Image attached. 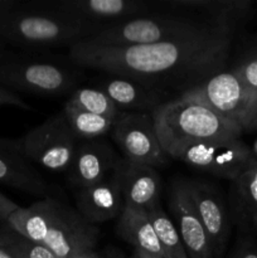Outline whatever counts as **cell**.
I'll list each match as a JSON object with an SVG mask.
<instances>
[{"instance_id": "6da1fadb", "label": "cell", "mask_w": 257, "mask_h": 258, "mask_svg": "<svg viewBox=\"0 0 257 258\" xmlns=\"http://www.w3.org/2000/svg\"><path fill=\"white\" fill-rule=\"evenodd\" d=\"M232 37L233 33L218 29L146 45L111 47L81 40L70 47V58L81 67L128 78L163 96L171 91L181 96L223 71Z\"/></svg>"}, {"instance_id": "7a4b0ae2", "label": "cell", "mask_w": 257, "mask_h": 258, "mask_svg": "<svg viewBox=\"0 0 257 258\" xmlns=\"http://www.w3.org/2000/svg\"><path fill=\"white\" fill-rule=\"evenodd\" d=\"M12 231L49 248L58 258H70L93 249L100 238L96 226L73 207L54 198H44L14 212L7 221Z\"/></svg>"}, {"instance_id": "3957f363", "label": "cell", "mask_w": 257, "mask_h": 258, "mask_svg": "<svg viewBox=\"0 0 257 258\" xmlns=\"http://www.w3.org/2000/svg\"><path fill=\"white\" fill-rule=\"evenodd\" d=\"M93 34V29L66 18L47 4L22 7L19 3L0 20V39L23 48L71 47Z\"/></svg>"}, {"instance_id": "277c9868", "label": "cell", "mask_w": 257, "mask_h": 258, "mask_svg": "<svg viewBox=\"0 0 257 258\" xmlns=\"http://www.w3.org/2000/svg\"><path fill=\"white\" fill-rule=\"evenodd\" d=\"M218 29L223 28L217 27L202 17L158 12L106 25L85 42L111 47L146 45L198 37Z\"/></svg>"}, {"instance_id": "5b68a950", "label": "cell", "mask_w": 257, "mask_h": 258, "mask_svg": "<svg viewBox=\"0 0 257 258\" xmlns=\"http://www.w3.org/2000/svg\"><path fill=\"white\" fill-rule=\"evenodd\" d=\"M161 148L209 139H241L231 121L198 101L181 96L165 101L151 112Z\"/></svg>"}, {"instance_id": "8992f818", "label": "cell", "mask_w": 257, "mask_h": 258, "mask_svg": "<svg viewBox=\"0 0 257 258\" xmlns=\"http://www.w3.org/2000/svg\"><path fill=\"white\" fill-rule=\"evenodd\" d=\"M181 97L212 108L234 123L242 134L257 131V91L242 82L231 70L216 73Z\"/></svg>"}, {"instance_id": "52a82bcc", "label": "cell", "mask_w": 257, "mask_h": 258, "mask_svg": "<svg viewBox=\"0 0 257 258\" xmlns=\"http://www.w3.org/2000/svg\"><path fill=\"white\" fill-rule=\"evenodd\" d=\"M170 158L218 178L234 180L252 160L251 148L241 139H209L164 148Z\"/></svg>"}, {"instance_id": "ba28073f", "label": "cell", "mask_w": 257, "mask_h": 258, "mask_svg": "<svg viewBox=\"0 0 257 258\" xmlns=\"http://www.w3.org/2000/svg\"><path fill=\"white\" fill-rule=\"evenodd\" d=\"M77 73L52 59L14 58L0 60V86L9 90L60 96L75 92Z\"/></svg>"}, {"instance_id": "9c48e42d", "label": "cell", "mask_w": 257, "mask_h": 258, "mask_svg": "<svg viewBox=\"0 0 257 258\" xmlns=\"http://www.w3.org/2000/svg\"><path fill=\"white\" fill-rule=\"evenodd\" d=\"M19 143L32 163L53 173H65L70 170L80 140L60 111L28 131Z\"/></svg>"}, {"instance_id": "30bf717a", "label": "cell", "mask_w": 257, "mask_h": 258, "mask_svg": "<svg viewBox=\"0 0 257 258\" xmlns=\"http://www.w3.org/2000/svg\"><path fill=\"white\" fill-rule=\"evenodd\" d=\"M112 140L131 163L158 169L168 163V154L159 143L150 112H120L111 131Z\"/></svg>"}, {"instance_id": "8fae6325", "label": "cell", "mask_w": 257, "mask_h": 258, "mask_svg": "<svg viewBox=\"0 0 257 258\" xmlns=\"http://www.w3.org/2000/svg\"><path fill=\"white\" fill-rule=\"evenodd\" d=\"M47 5L95 33L123 19L156 13L154 3L141 0H59Z\"/></svg>"}, {"instance_id": "7c38bea8", "label": "cell", "mask_w": 257, "mask_h": 258, "mask_svg": "<svg viewBox=\"0 0 257 258\" xmlns=\"http://www.w3.org/2000/svg\"><path fill=\"white\" fill-rule=\"evenodd\" d=\"M199 219L211 239L214 258H222L231 236V214L216 185L204 179H186Z\"/></svg>"}, {"instance_id": "4fadbf2b", "label": "cell", "mask_w": 257, "mask_h": 258, "mask_svg": "<svg viewBox=\"0 0 257 258\" xmlns=\"http://www.w3.org/2000/svg\"><path fill=\"white\" fill-rule=\"evenodd\" d=\"M169 208L188 258H214L211 239L197 213L189 194L186 179L174 181Z\"/></svg>"}, {"instance_id": "5bb4252c", "label": "cell", "mask_w": 257, "mask_h": 258, "mask_svg": "<svg viewBox=\"0 0 257 258\" xmlns=\"http://www.w3.org/2000/svg\"><path fill=\"white\" fill-rule=\"evenodd\" d=\"M121 158L106 139L80 141L68 173L75 188L82 189L101 183L115 173Z\"/></svg>"}, {"instance_id": "9a60e30c", "label": "cell", "mask_w": 257, "mask_h": 258, "mask_svg": "<svg viewBox=\"0 0 257 258\" xmlns=\"http://www.w3.org/2000/svg\"><path fill=\"white\" fill-rule=\"evenodd\" d=\"M154 4L156 13H199L202 18L231 33L247 22L254 12L251 0H165Z\"/></svg>"}, {"instance_id": "2e32d148", "label": "cell", "mask_w": 257, "mask_h": 258, "mask_svg": "<svg viewBox=\"0 0 257 258\" xmlns=\"http://www.w3.org/2000/svg\"><path fill=\"white\" fill-rule=\"evenodd\" d=\"M76 209L93 226L118 218L123 211L122 184L118 166L115 173L101 183L77 189Z\"/></svg>"}, {"instance_id": "e0dca14e", "label": "cell", "mask_w": 257, "mask_h": 258, "mask_svg": "<svg viewBox=\"0 0 257 258\" xmlns=\"http://www.w3.org/2000/svg\"><path fill=\"white\" fill-rule=\"evenodd\" d=\"M0 184L37 197L50 191L49 184L23 153L19 140L0 139Z\"/></svg>"}, {"instance_id": "ac0fdd59", "label": "cell", "mask_w": 257, "mask_h": 258, "mask_svg": "<svg viewBox=\"0 0 257 258\" xmlns=\"http://www.w3.org/2000/svg\"><path fill=\"white\" fill-rule=\"evenodd\" d=\"M118 171L122 184L123 208L150 212L160 204L161 178L158 169L121 158Z\"/></svg>"}, {"instance_id": "d6986e66", "label": "cell", "mask_w": 257, "mask_h": 258, "mask_svg": "<svg viewBox=\"0 0 257 258\" xmlns=\"http://www.w3.org/2000/svg\"><path fill=\"white\" fill-rule=\"evenodd\" d=\"M232 223L244 233H257V159L252 156L246 170L232 180L229 193Z\"/></svg>"}, {"instance_id": "ffe728a7", "label": "cell", "mask_w": 257, "mask_h": 258, "mask_svg": "<svg viewBox=\"0 0 257 258\" xmlns=\"http://www.w3.org/2000/svg\"><path fill=\"white\" fill-rule=\"evenodd\" d=\"M120 112H153L164 103V96L141 83L122 77L107 78L100 85Z\"/></svg>"}, {"instance_id": "44dd1931", "label": "cell", "mask_w": 257, "mask_h": 258, "mask_svg": "<svg viewBox=\"0 0 257 258\" xmlns=\"http://www.w3.org/2000/svg\"><path fill=\"white\" fill-rule=\"evenodd\" d=\"M116 232L121 239L134 247V251L165 257L146 211L123 208L117 219Z\"/></svg>"}, {"instance_id": "7402d4cb", "label": "cell", "mask_w": 257, "mask_h": 258, "mask_svg": "<svg viewBox=\"0 0 257 258\" xmlns=\"http://www.w3.org/2000/svg\"><path fill=\"white\" fill-rule=\"evenodd\" d=\"M62 111L73 134L77 136L80 141L100 139L107 134H111L116 121V118L86 112V111L70 107L67 105H65Z\"/></svg>"}, {"instance_id": "603a6c76", "label": "cell", "mask_w": 257, "mask_h": 258, "mask_svg": "<svg viewBox=\"0 0 257 258\" xmlns=\"http://www.w3.org/2000/svg\"><path fill=\"white\" fill-rule=\"evenodd\" d=\"M148 213L165 258H188L175 223L169 218L160 204Z\"/></svg>"}, {"instance_id": "cb8c5ba5", "label": "cell", "mask_w": 257, "mask_h": 258, "mask_svg": "<svg viewBox=\"0 0 257 258\" xmlns=\"http://www.w3.org/2000/svg\"><path fill=\"white\" fill-rule=\"evenodd\" d=\"M66 105L111 118H117L120 115V111L117 110L112 100L100 88H76Z\"/></svg>"}, {"instance_id": "d4e9b609", "label": "cell", "mask_w": 257, "mask_h": 258, "mask_svg": "<svg viewBox=\"0 0 257 258\" xmlns=\"http://www.w3.org/2000/svg\"><path fill=\"white\" fill-rule=\"evenodd\" d=\"M5 236H7L8 241L12 244L13 248L17 251V253L22 258H58L45 246L30 241V239L20 236V234L12 231V229L7 232Z\"/></svg>"}, {"instance_id": "484cf974", "label": "cell", "mask_w": 257, "mask_h": 258, "mask_svg": "<svg viewBox=\"0 0 257 258\" xmlns=\"http://www.w3.org/2000/svg\"><path fill=\"white\" fill-rule=\"evenodd\" d=\"M231 71L242 82L246 83L252 90L257 91V53L244 58Z\"/></svg>"}, {"instance_id": "4316f807", "label": "cell", "mask_w": 257, "mask_h": 258, "mask_svg": "<svg viewBox=\"0 0 257 258\" xmlns=\"http://www.w3.org/2000/svg\"><path fill=\"white\" fill-rule=\"evenodd\" d=\"M5 105L17 106V107L23 108V110H32V107L22 97H19L14 91L0 86V106Z\"/></svg>"}, {"instance_id": "83f0119b", "label": "cell", "mask_w": 257, "mask_h": 258, "mask_svg": "<svg viewBox=\"0 0 257 258\" xmlns=\"http://www.w3.org/2000/svg\"><path fill=\"white\" fill-rule=\"evenodd\" d=\"M17 209H19L15 202H13L12 199H9L8 197H5L4 194L0 193V221H8L10 216L14 213Z\"/></svg>"}, {"instance_id": "f1b7e54d", "label": "cell", "mask_w": 257, "mask_h": 258, "mask_svg": "<svg viewBox=\"0 0 257 258\" xmlns=\"http://www.w3.org/2000/svg\"><path fill=\"white\" fill-rule=\"evenodd\" d=\"M232 258H257V248L249 241H242L238 243Z\"/></svg>"}, {"instance_id": "f546056e", "label": "cell", "mask_w": 257, "mask_h": 258, "mask_svg": "<svg viewBox=\"0 0 257 258\" xmlns=\"http://www.w3.org/2000/svg\"><path fill=\"white\" fill-rule=\"evenodd\" d=\"M0 258H22L9 243L5 233L0 234Z\"/></svg>"}, {"instance_id": "4dcf8cb0", "label": "cell", "mask_w": 257, "mask_h": 258, "mask_svg": "<svg viewBox=\"0 0 257 258\" xmlns=\"http://www.w3.org/2000/svg\"><path fill=\"white\" fill-rule=\"evenodd\" d=\"M19 4L15 0H0V20Z\"/></svg>"}, {"instance_id": "1f68e13d", "label": "cell", "mask_w": 257, "mask_h": 258, "mask_svg": "<svg viewBox=\"0 0 257 258\" xmlns=\"http://www.w3.org/2000/svg\"><path fill=\"white\" fill-rule=\"evenodd\" d=\"M70 258H103L100 253L95 252L93 249H85V251H81L75 253Z\"/></svg>"}, {"instance_id": "d6a6232c", "label": "cell", "mask_w": 257, "mask_h": 258, "mask_svg": "<svg viewBox=\"0 0 257 258\" xmlns=\"http://www.w3.org/2000/svg\"><path fill=\"white\" fill-rule=\"evenodd\" d=\"M134 253H135L139 258H165L161 256H155V254L146 253V252H143V251H134Z\"/></svg>"}, {"instance_id": "836d02e7", "label": "cell", "mask_w": 257, "mask_h": 258, "mask_svg": "<svg viewBox=\"0 0 257 258\" xmlns=\"http://www.w3.org/2000/svg\"><path fill=\"white\" fill-rule=\"evenodd\" d=\"M251 153H252V156H253L254 159H257V139H256V140H254L253 145H252Z\"/></svg>"}, {"instance_id": "e575fe53", "label": "cell", "mask_w": 257, "mask_h": 258, "mask_svg": "<svg viewBox=\"0 0 257 258\" xmlns=\"http://www.w3.org/2000/svg\"><path fill=\"white\" fill-rule=\"evenodd\" d=\"M107 258H118V257L116 256V253H112V252H110V254H107ZM128 258H139V257L136 256L135 253H134L133 256H131V257H128Z\"/></svg>"}, {"instance_id": "d590c367", "label": "cell", "mask_w": 257, "mask_h": 258, "mask_svg": "<svg viewBox=\"0 0 257 258\" xmlns=\"http://www.w3.org/2000/svg\"><path fill=\"white\" fill-rule=\"evenodd\" d=\"M3 53H4V44H3V40L0 39V60L3 59Z\"/></svg>"}]
</instances>
